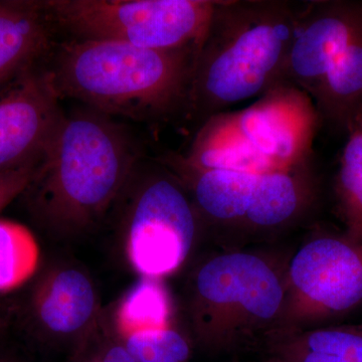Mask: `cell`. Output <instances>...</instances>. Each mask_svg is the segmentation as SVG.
<instances>
[{"label":"cell","instance_id":"cell-1","mask_svg":"<svg viewBox=\"0 0 362 362\" xmlns=\"http://www.w3.org/2000/svg\"><path fill=\"white\" fill-rule=\"evenodd\" d=\"M137 149L111 116L86 108L64 113L26 194L33 214L56 235L87 230L125 190Z\"/></svg>","mask_w":362,"mask_h":362},{"label":"cell","instance_id":"cell-2","mask_svg":"<svg viewBox=\"0 0 362 362\" xmlns=\"http://www.w3.org/2000/svg\"><path fill=\"white\" fill-rule=\"evenodd\" d=\"M299 13L289 1H216L185 108L206 122L285 81Z\"/></svg>","mask_w":362,"mask_h":362},{"label":"cell","instance_id":"cell-3","mask_svg":"<svg viewBox=\"0 0 362 362\" xmlns=\"http://www.w3.org/2000/svg\"><path fill=\"white\" fill-rule=\"evenodd\" d=\"M197 52L71 40L49 70L62 98L111 117L151 118L185 108Z\"/></svg>","mask_w":362,"mask_h":362},{"label":"cell","instance_id":"cell-4","mask_svg":"<svg viewBox=\"0 0 362 362\" xmlns=\"http://www.w3.org/2000/svg\"><path fill=\"white\" fill-rule=\"evenodd\" d=\"M285 295V267L256 252H218L190 278V328L197 341L213 351L263 343L280 327Z\"/></svg>","mask_w":362,"mask_h":362},{"label":"cell","instance_id":"cell-5","mask_svg":"<svg viewBox=\"0 0 362 362\" xmlns=\"http://www.w3.org/2000/svg\"><path fill=\"white\" fill-rule=\"evenodd\" d=\"M52 25L73 40H108L150 49H199L216 1L45 0Z\"/></svg>","mask_w":362,"mask_h":362},{"label":"cell","instance_id":"cell-6","mask_svg":"<svg viewBox=\"0 0 362 362\" xmlns=\"http://www.w3.org/2000/svg\"><path fill=\"white\" fill-rule=\"evenodd\" d=\"M123 216L126 254L144 278L170 275L194 247L199 214L180 180L165 168L138 171Z\"/></svg>","mask_w":362,"mask_h":362},{"label":"cell","instance_id":"cell-7","mask_svg":"<svg viewBox=\"0 0 362 362\" xmlns=\"http://www.w3.org/2000/svg\"><path fill=\"white\" fill-rule=\"evenodd\" d=\"M285 290L278 330L319 327L356 310L362 304V240L347 233L307 240L285 266Z\"/></svg>","mask_w":362,"mask_h":362},{"label":"cell","instance_id":"cell-8","mask_svg":"<svg viewBox=\"0 0 362 362\" xmlns=\"http://www.w3.org/2000/svg\"><path fill=\"white\" fill-rule=\"evenodd\" d=\"M318 121L310 95L283 81L245 110L211 117L202 128L245 143L287 170L306 165Z\"/></svg>","mask_w":362,"mask_h":362},{"label":"cell","instance_id":"cell-9","mask_svg":"<svg viewBox=\"0 0 362 362\" xmlns=\"http://www.w3.org/2000/svg\"><path fill=\"white\" fill-rule=\"evenodd\" d=\"M61 99L40 65L0 87V173L40 161L63 118Z\"/></svg>","mask_w":362,"mask_h":362},{"label":"cell","instance_id":"cell-10","mask_svg":"<svg viewBox=\"0 0 362 362\" xmlns=\"http://www.w3.org/2000/svg\"><path fill=\"white\" fill-rule=\"evenodd\" d=\"M361 25L362 8L356 4L312 2L300 8L285 81L311 97Z\"/></svg>","mask_w":362,"mask_h":362},{"label":"cell","instance_id":"cell-11","mask_svg":"<svg viewBox=\"0 0 362 362\" xmlns=\"http://www.w3.org/2000/svg\"><path fill=\"white\" fill-rule=\"evenodd\" d=\"M98 297L87 274L74 267L54 269L42 279L33 292V318L52 337L82 334L96 319Z\"/></svg>","mask_w":362,"mask_h":362},{"label":"cell","instance_id":"cell-12","mask_svg":"<svg viewBox=\"0 0 362 362\" xmlns=\"http://www.w3.org/2000/svg\"><path fill=\"white\" fill-rule=\"evenodd\" d=\"M163 164L182 183L199 216L223 228H242L261 175L188 168L176 156L165 157Z\"/></svg>","mask_w":362,"mask_h":362},{"label":"cell","instance_id":"cell-13","mask_svg":"<svg viewBox=\"0 0 362 362\" xmlns=\"http://www.w3.org/2000/svg\"><path fill=\"white\" fill-rule=\"evenodd\" d=\"M52 26L42 1L0 0V87L51 52Z\"/></svg>","mask_w":362,"mask_h":362},{"label":"cell","instance_id":"cell-14","mask_svg":"<svg viewBox=\"0 0 362 362\" xmlns=\"http://www.w3.org/2000/svg\"><path fill=\"white\" fill-rule=\"evenodd\" d=\"M312 197L306 165L259 176L240 230L265 233L289 226L303 213Z\"/></svg>","mask_w":362,"mask_h":362},{"label":"cell","instance_id":"cell-15","mask_svg":"<svg viewBox=\"0 0 362 362\" xmlns=\"http://www.w3.org/2000/svg\"><path fill=\"white\" fill-rule=\"evenodd\" d=\"M263 343L278 362H362V323L277 330Z\"/></svg>","mask_w":362,"mask_h":362},{"label":"cell","instance_id":"cell-16","mask_svg":"<svg viewBox=\"0 0 362 362\" xmlns=\"http://www.w3.org/2000/svg\"><path fill=\"white\" fill-rule=\"evenodd\" d=\"M311 98L319 118L349 127L362 105V25Z\"/></svg>","mask_w":362,"mask_h":362},{"label":"cell","instance_id":"cell-17","mask_svg":"<svg viewBox=\"0 0 362 362\" xmlns=\"http://www.w3.org/2000/svg\"><path fill=\"white\" fill-rule=\"evenodd\" d=\"M176 157L188 168L201 170L239 171L254 175L284 170L249 145L204 128L197 133L187 156Z\"/></svg>","mask_w":362,"mask_h":362},{"label":"cell","instance_id":"cell-18","mask_svg":"<svg viewBox=\"0 0 362 362\" xmlns=\"http://www.w3.org/2000/svg\"><path fill=\"white\" fill-rule=\"evenodd\" d=\"M171 301L159 279L144 278L125 295L116 312V327L128 338L143 331L169 328Z\"/></svg>","mask_w":362,"mask_h":362},{"label":"cell","instance_id":"cell-19","mask_svg":"<svg viewBox=\"0 0 362 362\" xmlns=\"http://www.w3.org/2000/svg\"><path fill=\"white\" fill-rule=\"evenodd\" d=\"M39 262L40 247L33 233L21 223L0 218V293L28 282Z\"/></svg>","mask_w":362,"mask_h":362},{"label":"cell","instance_id":"cell-20","mask_svg":"<svg viewBox=\"0 0 362 362\" xmlns=\"http://www.w3.org/2000/svg\"><path fill=\"white\" fill-rule=\"evenodd\" d=\"M349 130L337 175L338 202L347 235L362 240V129L352 124Z\"/></svg>","mask_w":362,"mask_h":362},{"label":"cell","instance_id":"cell-21","mask_svg":"<svg viewBox=\"0 0 362 362\" xmlns=\"http://www.w3.org/2000/svg\"><path fill=\"white\" fill-rule=\"evenodd\" d=\"M125 347L135 362H185L190 352L185 338L170 327L135 333Z\"/></svg>","mask_w":362,"mask_h":362},{"label":"cell","instance_id":"cell-22","mask_svg":"<svg viewBox=\"0 0 362 362\" xmlns=\"http://www.w3.org/2000/svg\"><path fill=\"white\" fill-rule=\"evenodd\" d=\"M37 163L0 173V211L11 204L16 197L23 194L33 180Z\"/></svg>","mask_w":362,"mask_h":362},{"label":"cell","instance_id":"cell-23","mask_svg":"<svg viewBox=\"0 0 362 362\" xmlns=\"http://www.w3.org/2000/svg\"><path fill=\"white\" fill-rule=\"evenodd\" d=\"M102 362H135V361L125 346H114L105 354Z\"/></svg>","mask_w":362,"mask_h":362},{"label":"cell","instance_id":"cell-24","mask_svg":"<svg viewBox=\"0 0 362 362\" xmlns=\"http://www.w3.org/2000/svg\"><path fill=\"white\" fill-rule=\"evenodd\" d=\"M352 124H356V125L358 126V127H361L362 129V105L359 110L357 111L356 115L354 117V121H352L350 125H352ZM347 129H349V128H347Z\"/></svg>","mask_w":362,"mask_h":362},{"label":"cell","instance_id":"cell-25","mask_svg":"<svg viewBox=\"0 0 362 362\" xmlns=\"http://www.w3.org/2000/svg\"><path fill=\"white\" fill-rule=\"evenodd\" d=\"M266 362H278V361H272V359H269V361H266Z\"/></svg>","mask_w":362,"mask_h":362}]
</instances>
